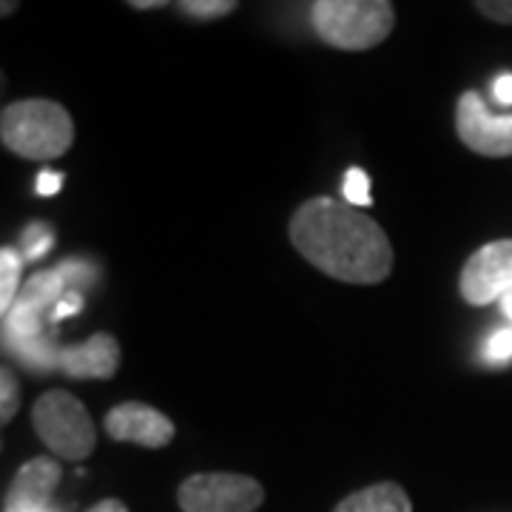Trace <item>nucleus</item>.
Listing matches in <instances>:
<instances>
[{"label":"nucleus","instance_id":"f257e3e1","mask_svg":"<svg viewBox=\"0 0 512 512\" xmlns=\"http://www.w3.org/2000/svg\"><path fill=\"white\" fill-rule=\"evenodd\" d=\"M291 242L299 254L348 285H376L393 271V248L382 225L353 205L316 197L291 217Z\"/></svg>","mask_w":512,"mask_h":512},{"label":"nucleus","instance_id":"f03ea898","mask_svg":"<svg viewBox=\"0 0 512 512\" xmlns=\"http://www.w3.org/2000/svg\"><path fill=\"white\" fill-rule=\"evenodd\" d=\"M0 137L12 154L49 163L72 148L74 123L55 100H18L0 114Z\"/></svg>","mask_w":512,"mask_h":512},{"label":"nucleus","instance_id":"7ed1b4c3","mask_svg":"<svg viewBox=\"0 0 512 512\" xmlns=\"http://www.w3.org/2000/svg\"><path fill=\"white\" fill-rule=\"evenodd\" d=\"M313 32L333 49L365 52L384 43L396 26V9L387 0H316Z\"/></svg>","mask_w":512,"mask_h":512},{"label":"nucleus","instance_id":"20e7f679","mask_svg":"<svg viewBox=\"0 0 512 512\" xmlns=\"http://www.w3.org/2000/svg\"><path fill=\"white\" fill-rule=\"evenodd\" d=\"M32 427L40 441L66 461H83L94 453L97 430L80 399L66 390H46L32 407Z\"/></svg>","mask_w":512,"mask_h":512},{"label":"nucleus","instance_id":"39448f33","mask_svg":"<svg viewBox=\"0 0 512 512\" xmlns=\"http://www.w3.org/2000/svg\"><path fill=\"white\" fill-rule=\"evenodd\" d=\"M265 501L262 484L239 473H197L177 490L183 512H256Z\"/></svg>","mask_w":512,"mask_h":512},{"label":"nucleus","instance_id":"423d86ee","mask_svg":"<svg viewBox=\"0 0 512 512\" xmlns=\"http://www.w3.org/2000/svg\"><path fill=\"white\" fill-rule=\"evenodd\" d=\"M456 131L461 143L481 157H512V114H493L478 92L458 97Z\"/></svg>","mask_w":512,"mask_h":512},{"label":"nucleus","instance_id":"0eeeda50","mask_svg":"<svg viewBox=\"0 0 512 512\" xmlns=\"http://www.w3.org/2000/svg\"><path fill=\"white\" fill-rule=\"evenodd\" d=\"M512 293V239H498L464 262L461 296L470 305H490Z\"/></svg>","mask_w":512,"mask_h":512},{"label":"nucleus","instance_id":"6e6552de","mask_svg":"<svg viewBox=\"0 0 512 512\" xmlns=\"http://www.w3.org/2000/svg\"><path fill=\"white\" fill-rule=\"evenodd\" d=\"M106 433L114 441H126V444H140L160 450L165 444H171L177 427L174 421L163 416L160 410L148 407L143 402H123L111 407L106 416Z\"/></svg>","mask_w":512,"mask_h":512},{"label":"nucleus","instance_id":"1a4fd4ad","mask_svg":"<svg viewBox=\"0 0 512 512\" xmlns=\"http://www.w3.org/2000/svg\"><path fill=\"white\" fill-rule=\"evenodd\" d=\"M60 484V467L55 458L37 456L26 461L12 481L6 512H43Z\"/></svg>","mask_w":512,"mask_h":512},{"label":"nucleus","instance_id":"9d476101","mask_svg":"<svg viewBox=\"0 0 512 512\" xmlns=\"http://www.w3.org/2000/svg\"><path fill=\"white\" fill-rule=\"evenodd\" d=\"M57 367L69 379H111L120 367V345L111 333H94L77 348H63Z\"/></svg>","mask_w":512,"mask_h":512},{"label":"nucleus","instance_id":"9b49d317","mask_svg":"<svg viewBox=\"0 0 512 512\" xmlns=\"http://www.w3.org/2000/svg\"><path fill=\"white\" fill-rule=\"evenodd\" d=\"M333 512H413V501L399 484L382 481V484H373L342 498Z\"/></svg>","mask_w":512,"mask_h":512},{"label":"nucleus","instance_id":"f8f14e48","mask_svg":"<svg viewBox=\"0 0 512 512\" xmlns=\"http://www.w3.org/2000/svg\"><path fill=\"white\" fill-rule=\"evenodd\" d=\"M63 274L60 271H40L29 279L26 293L20 299L35 302L37 308H55L57 302L63 299Z\"/></svg>","mask_w":512,"mask_h":512},{"label":"nucleus","instance_id":"ddd939ff","mask_svg":"<svg viewBox=\"0 0 512 512\" xmlns=\"http://www.w3.org/2000/svg\"><path fill=\"white\" fill-rule=\"evenodd\" d=\"M20 268H23V262H20L18 251L3 248V251H0V313H3V316H9V311L15 308Z\"/></svg>","mask_w":512,"mask_h":512},{"label":"nucleus","instance_id":"4468645a","mask_svg":"<svg viewBox=\"0 0 512 512\" xmlns=\"http://www.w3.org/2000/svg\"><path fill=\"white\" fill-rule=\"evenodd\" d=\"M177 9L194 20H217L228 18L237 9V0H183Z\"/></svg>","mask_w":512,"mask_h":512},{"label":"nucleus","instance_id":"2eb2a0df","mask_svg":"<svg viewBox=\"0 0 512 512\" xmlns=\"http://www.w3.org/2000/svg\"><path fill=\"white\" fill-rule=\"evenodd\" d=\"M345 202L353 205V208H367L373 205V197H370V180L362 168H348L345 174Z\"/></svg>","mask_w":512,"mask_h":512},{"label":"nucleus","instance_id":"dca6fc26","mask_svg":"<svg viewBox=\"0 0 512 512\" xmlns=\"http://www.w3.org/2000/svg\"><path fill=\"white\" fill-rule=\"evenodd\" d=\"M0 384H3V399H0V421L6 424V421H12V416L18 413L20 387H18V379H15L9 370H3V373H0Z\"/></svg>","mask_w":512,"mask_h":512},{"label":"nucleus","instance_id":"f3484780","mask_svg":"<svg viewBox=\"0 0 512 512\" xmlns=\"http://www.w3.org/2000/svg\"><path fill=\"white\" fill-rule=\"evenodd\" d=\"M487 359H490L493 365H504V362H510L512 359V328L493 333V339L487 342Z\"/></svg>","mask_w":512,"mask_h":512},{"label":"nucleus","instance_id":"a211bd4d","mask_svg":"<svg viewBox=\"0 0 512 512\" xmlns=\"http://www.w3.org/2000/svg\"><path fill=\"white\" fill-rule=\"evenodd\" d=\"M476 9L484 18L512 26V0H478Z\"/></svg>","mask_w":512,"mask_h":512},{"label":"nucleus","instance_id":"6ab92c4d","mask_svg":"<svg viewBox=\"0 0 512 512\" xmlns=\"http://www.w3.org/2000/svg\"><path fill=\"white\" fill-rule=\"evenodd\" d=\"M83 311V296L80 293H66L60 302H57L55 308L49 311V319L52 322H60V319H66V316H74V313Z\"/></svg>","mask_w":512,"mask_h":512},{"label":"nucleus","instance_id":"aec40b11","mask_svg":"<svg viewBox=\"0 0 512 512\" xmlns=\"http://www.w3.org/2000/svg\"><path fill=\"white\" fill-rule=\"evenodd\" d=\"M60 185H63V174L46 168V171H40V177H37V194H40V197H52V194L60 191Z\"/></svg>","mask_w":512,"mask_h":512},{"label":"nucleus","instance_id":"412c9836","mask_svg":"<svg viewBox=\"0 0 512 512\" xmlns=\"http://www.w3.org/2000/svg\"><path fill=\"white\" fill-rule=\"evenodd\" d=\"M493 97L498 106H512V74H501L493 83Z\"/></svg>","mask_w":512,"mask_h":512},{"label":"nucleus","instance_id":"4be33fe9","mask_svg":"<svg viewBox=\"0 0 512 512\" xmlns=\"http://www.w3.org/2000/svg\"><path fill=\"white\" fill-rule=\"evenodd\" d=\"M52 242H55V239H52V234L40 228L37 239H29V245H26V256H29V259H37V256H43L46 251H49V248H52Z\"/></svg>","mask_w":512,"mask_h":512},{"label":"nucleus","instance_id":"5701e85b","mask_svg":"<svg viewBox=\"0 0 512 512\" xmlns=\"http://www.w3.org/2000/svg\"><path fill=\"white\" fill-rule=\"evenodd\" d=\"M86 512H128V507L120 498H103V501H97V504L89 507Z\"/></svg>","mask_w":512,"mask_h":512},{"label":"nucleus","instance_id":"b1692460","mask_svg":"<svg viewBox=\"0 0 512 512\" xmlns=\"http://www.w3.org/2000/svg\"><path fill=\"white\" fill-rule=\"evenodd\" d=\"M131 9H157V6H165L163 0H131L128 3Z\"/></svg>","mask_w":512,"mask_h":512},{"label":"nucleus","instance_id":"393cba45","mask_svg":"<svg viewBox=\"0 0 512 512\" xmlns=\"http://www.w3.org/2000/svg\"><path fill=\"white\" fill-rule=\"evenodd\" d=\"M501 311H504V316L512 322V293H507V296H501Z\"/></svg>","mask_w":512,"mask_h":512}]
</instances>
